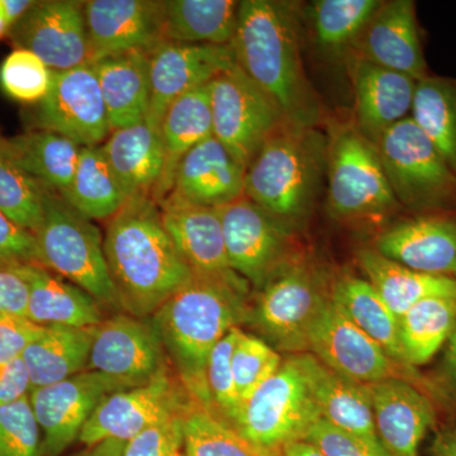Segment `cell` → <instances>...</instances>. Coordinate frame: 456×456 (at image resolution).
<instances>
[{"mask_svg":"<svg viewBox=\"0 0 456 456\" xmlns=\"http://www.w3.org/2000/svg\"><path fill=\"white\" fill-rule=\"evenodd\" d=\"M28 287L27 318L44 327L93 329L103 322L99 303L77 285L40 264H17Z\"/></svg>","mask_w":456,"mask_h":456,"instance_id":"cell-26","label":"cell"},{"mask_svg":"<svg viewBox=\"0 0 456 456\" xmlns=\"http://www.w3.org/2000/svg\"><path fill=\"white\" fill-rule=\"evenodd\" d=\"M77 456H98L95 454V452H90V454H83V455H77Z\"/></svg>","mask_w":456,"mask_h":456,"instance_id":"cell-56","label":"cell"},{"mask_svg":"<svg viewBox=\"0 0 456 456\" xmlns=\"http://www.w3.org/2000/svg\"><path fill=\"white\" fill-rule=\"evenodd\" d=\"M327 207L340 220L383 217L399 208L377 146L354 122L327 123Z\"/></svg>","mask_w":456,"mask_h":456,"instance_id":"cell-7","label":"cell"},{"mask_svg":"<svg viewBox=\"0 0 456 456\" xmlns=\"http://www.w3.org/2000/svg\"><path fill=\"white\" fill-rule=\"evenodd\" d=\"M44 455L42 432L29 395L0 407V456Z\"/></svg>","mask_w":456,"mask_h":456,"instance_id":"cell-44","label":"cell"},{"mask_svg":"<svg viewBox=\"0 0 456 456\" xmlns=\"http://www.w3.org/2000/svg\"><path fill=\"white\" fill-rule=\"evenodd\" d=\"M32 389L31 377L22 358L0 365V407L28 397Z\"/></svg>","mask_w":456,"mask_h":456,"instance_id":"cell-51","label":"cell"},{"mask_svg":"<svg viewBox=\"0 0 456 456\" xmlns=\"http://www.w3.org/2000/svg\"><path fill=\"white\" fill-rule=\"evenodd\" d=\"M128 387H139L167 371L165 349L154 323L118 314L93 329L88 367Z\"/></svg>","mask_w":456,"mask_h":456,"instance_id":"cell-15","label":"cell"},{"mask_svg":"<svg viewBox=\"0 0 456 456\" xmlns=\"http://www.w3.org/2000/svg\"><path fill=\"white\" fill-rule=\"evenodd\" d=\"M327 169V134L285 122L245 170L244 196L293 224L307 217Z\"/></svg>","mask_w":456,"mask_h":456,"instance_id":"cell-4","label":"cell"},{"mask_svg":"<svg viewBox=\"0 0 456 456\" xmlns=\"http://www.w3.org/2000/svg\"><path fill=\"white\" fill-rule=\"evenodd\" d=\"M349 53L371 64L408 75L416 82L428 77L416 4L412 0L382 2Z\"/></svg>","mask_w":456,"mask_h":456,"instance_id":"cell-20","label":"cell"},{"mask_svg":"<svg viewBox=\"0 0 456 456\" xmlns=\"http://www.w3.org/2000/svg\"><path fill=\"white\" fill-rule=\"evenodd\" d=\"M245 281L233 270L222 274L193 273L152 314L164 349L183 379L204 403L211 401L206 382L209 354L242 320Z\"/></svg>","mask_w":456,"mask_h":456,"instance_id":"cell-3","label":"cell"},{"mask_svg":"<svg viewBox=\"0 0 456 456\" xmlns=\"http://www.w3.org/2000/svg\"><path fill=\"white\" fill-rule=\"evenodd\" d=\"M375 250L401 265L456 279V217L419 216L386 228Z\"/></svg>","mask_w":456,"mask_h":456,"instance_id":"cell-23","label":"cell"},{"mask_svg":"<svg viewBox=\"0 0 456 456\" xmlns=\"http://www.w3.org/2000/svg\"><path fill=\"white\" fill-rule=\"evenodd\" d=\"M410 117L456 174V80L428 75L419 80Z\"/></svg>","mask_w":456,"mask_h":456,"instance_id":"cell-39","label":"cell"},{"mask_svg":"<svg viewBox=\"0 0 456 456\" xmlns=\"http://www.w3.org/2000/svg\"><path fill=\"white\" fill-rule=\"evenodd\" d=\"M383 0H317L307 8L312 37L326 55H349Z\"/></svg>","mask_w":456,"mask_h":456,"instance_id":"cell-38","label":"cell"},{"mask_svg":"<svg viewBox=\"0 0 456 456\" xmlns=\"http://www.w3.org/2000/svg\"><path fill=\"white\" fill-rule=\"evenodd\" d=\"M209 98L213 136L245 170L287 122L278 104L237 65L209 83Z\"/></svg>","mask_w":456,"mask_h":456,"instance_id":"cell-10","label":"cell"},{"mask_svg":"<svg viewBox=\"0 0 456 456\" xmlns=\"http://www.w3.org/2000/svg\"><path fill=\"white\" fill-rule=\"evenodd\" d=\"M330 297L332 305L393 360L408 365L399 340V318L367 279L342 275L332 283Z\"/></svg>","mask_w":456,"mask_h":456,"instance_id":"cell-34","label":"cell"},{"mask_svg":"<svg viewBox=\"0 0 456 456\" xmlns=\"http://www.w3.org/2000/svg\"><path fill=\"white\" fill-rule=\"evenodd\" d=\"M93 329L45 327L44 332L22 355L31 377L32 388L62 382L86 370Z\"/></svg>","mask_w":456,"mask_h":456,"instance_id":"cell-35","label":"cell"},{"mask_svg":"<svg viewBox=\"0 0 456 456\" xmlns=\"http://www.w3.org/2000/svg\"><path fill=\"white\" fill-rule=\"evenodd\" d=\"M8 37L16 49L35 53L53 71L92 64L83 2H35Z\"/></svg>","mask_w":456,"mask_h":456,"instance_id":"cell-16","label":"cell"},{"mask_svg":"<svg viewBox=\"0 0 456 456\" xmlns=\"http://www.w3.org/2000/svg\"><path fill=\"white\" fill-rule=\"evenodd\" d=\"M12 27L8 25L7 22L0 18V38L4 37V36H8L9 31H11Z\"/></svg>","mask_w":456,"mask_h":456,"instance_id":"cell-55","label":"cell"},{"mask_svg":"<svg viewBox=\"0 0 456 456\" xmlns=\"http://www.w3.org/2000/svg\"><path fill=\"white\" fill-rule=\"evenodd\" d=\"M241 334L242 331L239 327H233L213 347L208 356V362H207L206 382L209 397L224 413L228 421L232 419L240 407L231 359H232L236 342Z\"/></svg>","mask_w":456,"mask_h":456,"instance_id":"cell-45","label":"cell"},{"mask_svg":"<svg viewBox=\"0 0 456 456\" xmlns=\"http://www.w3.org/2000/svg\"><path fill=\"white\" fill-rule=\"evenodd\" d=\"M46 185L20 169L0 150V212L17 226L35 233L44 217Z\"/></svg>","mask_w":456,"mask_h":456,"instance_id":"cell-40","label":"cell"},{"mask_svg":"<svg viewBox=\"0 0 456 456\" xmlns=\"http://www.w3.org/2000/svg\"><path fill=\"white\" fill-rule=\"evenodd\" d=\"M257 323L275 346L289 353H308V338L321 311L330 302L325 275L305 256L279 266L261 285Z\"/></svg>","mask_w":456,"mask_h":456,"instance_id":"cell-9","label":"cell"},{"mask_svg":"<svg viewBox=\"0 0 456 456\" xmlns=\"http://www.w3.org/2000/svg\"><path fill=\"white\" fill-rule=\"evenodd\" d=\"M28 287L13 265H0V314L27 317Z\"/></svg>","mask_w":456,"mask_h":456,"instance_id":"cell-50","label":"cell"},{"mask_svg":"<svg viewBox=\"0 0 456 456\" xmlns=\"http://www.w3.org/2000/svg\"><path fill=\"white\" fill-rule=\"evenodd\" d=\"M134 388L98 371L84 370L62 382L33 389L29 399L40 425L45 455L64 452L107 395Z\"/></svg>","mask_w":456,"mask_h":456,"instance_id":"cell-14","label":"cell"},{"mask_svg":"<svg viewBox=\"0 0 456 456\" xmlns=\"http://www.w3.org/2000/svg\"><path fill=\"white\" fill-rule=\"evenodd\" d=\"M182 417L179 412L150 426L123 443L118 456H184Z\"/></svg>","mask_w":456,"mask_h":456,"instance_id":"cell-46","label":"cell"},{"mask_svg":"<svg viewBox=\"0 0 456 456\" xmlns=\"http://www.w3.org/2000/svg\"><path fill=\"white\" fill-rule=\"evenodd\" d=\"M182 426L184 456H260L207 408L183 412Z\"/></svg>","mask_w":456,"mask_h":456,"instance_id":"cell-41","label":"cell"},{"mask_svg":"<svg viewBox=\"0 0 456 456\" xmlns=\"http://www.w3.org/2000/svg\"><path fill=\"white\" fill-rule=\"evenodd\" d=\"M159 207L165 230L193 273L212 275L230 272L217 208L171 196Z\"/></svg>","mask_w":456,"mask_h":456,"instance_id":"cell-25","label":"cell"},{"mask_svg":"<svg viewBox=\"0 0 456 456\" xmlns=\"http://www.w3.org/2000/svg\"><path fill=\"white\" fill-rule=\"evenodd\" d=\"M281 456H326L321 450H318L316 446L307 443V441H297L292 445L288 446L281 452Z\"/></svg>","mask_w":456,"mask_h":456,"instance_id":"cell-54","label":"cell"},{"mask_svg":"<svg viewBox=\"0 0 456 456\" xmlns=\"http://www.w3.org/2000/svg\"><path fill=\"white\" fill-rule=\"evenodd\" d=\"M308 353L355 382L371 384L398 378L416 384L419 380L413 367L393 360L332 305L331 297L312 326Z\"/></svg>","mask_w":456,"mask_h":456,"instance_id":"cell-13","label":"cell"},{"mask_svg":"<svg viewBox=\"0 0 456 456\" xmlns=\"http://www.w3.org/2000/svg\"><path fill=\"white\" fill-rule=\"evenodd\" d=\"M38 263L86 290L98 303L119 307L99 228L46 187L44 217L35 233Z\"/></svg>","mask_w":456,"mask_h":456,"instance_id":"cell-6","label":"cell"},{"mask_svg":"<svg viewBox=\"0 0 456 456\" xmlns=\"http://www.w3.org/2000/svg\"><path fill=\"white\" fill-rule=\"evenodd\" d=\"M90 221H108L130 200L101 146L82 147L73 182L60 194Z\"/></svg>","mask_w":456,"mask_h":456,"instance_id":"cell-36","label":"cell"},{"mask_svg":"<svg viewBox=\"0 0 456 456\" xmlns=\"http://www.w3.org/2000/svg\"><path fill=\"white\" fill-rule=\"evenodd\" d=\"M26 316L0 314V365L22 358L23 353L44 332Z\"/></svg>","mask_w":456,"mask_h":456,"instance_id":"cell-48","label":"cell"},{"mask_svg":"<svg viewBox=\"0 0 456 456\" xmlns=\"http://www.w3.org/2000/svg\"><path fill=\"white\" fill-rule=\"evenodd\" d=\"M244 167L220 141L211 136L182 159L169 196L220 208L244 196Z\"/></svg>","mask_w":456,"mask_h":456,"instance_id":"cell-24","label":"cell"},{"mask_svg":"<svg viewBox=\"0 0 456 456\" xmlns=\"http://www.w3.org/2000/svg\"><path fill=\"white\" fill-rule=\"evenodd\" d=\"M301 33L297 3L244 0L231 47L236 65L278 104L287 122L318 127L325 110L305 74Z\"/></svg>","mask_w":456,"mask_h":456,"instance_id":"cell-1","label":"cell"},{"mask_svg":"<svg viewBox=\"0 0 456 456\" xmlns=\"http://www.w3.org/2000/svg\"><path fill=\"white\" fill-rule=\"evenodd\" d=\"M431 456H456V428L444 432L435 440Z\"/></svg>","mask_w":456,"mask_h":456,"instance_id":"cell-53","label":"cell"},{"mask_svg":"<svg viewBox=\"0 0 456 456\" xmlns=\"http://www.w3.org/2000/svg\"><path fill=\"white\" fill-rule=\"evenodd\" d=\"M31 121L32 128L56 132L79 146H101L110 127L94 66L53 71L49 93L33 106Z\"/></svg>","mask_w":456,"mask_h":456,"instance_id":"cell-12","label":"cell"},{"mask_svg":"<svg viewBox=\"0 0 456 456\" xmlns=\"http://www.w3.org/2000/svg\"><path fill=\"white\" fill-rule=\"evenodd\" d=\"M0 150L32 178L62 194L73 182L82 146L56 132L31 128L0 137Z\"/></svg>","mask_w":456,"mask_h":456,"instance_id":"cell-31","label":"cell"},{"mask_svg":"<svg viewBox=\"0 0 456 456\" xmlns=\"http://www.w3.org/2000/svg\"><path fill=\"white\" fill-rule=\"evenodd\" d=\"M101 147L128 197L154 198L165 167L160 132L143 121L110 132Z\"/></svg>","mask_w":456,"mask_h":456,"instance_id":"cell-27","label":"cell"},{"mask_svg":"<svg viewBox=\"0 0 456 456\" xmlns=\"http://www.w3.org/2000/svg\"><path fill=\"white\" fill-rule=\"evenodd\" d=\"M163 5L160 0L83 2L92 62L131 51L150 53L163 42Z\"/></svg>","mask_w":456,"mask_h":456,"instance_id":"cell-19","label":"cell"},{"mask_svg":"<svg viewBox=\"0 0 456 456\" xmlns=\"http://www.w3.org/2000/svg\"><path fill=\"white\" fill-rule=\"evenodd\" d=\"M236 66L231 45L160 42L149 53L150 108L146 121L159 131L173 102L191 90L207 86Z\"/></svg>","mask_w":456,"mask_h":456,"instance_id":"cell-17","label":"cell"},{"mask_svg":"<svg viewBox=\"0 0 456 456\" xmlns=\"http://www.w3.org/2000/svg\"><path fill=\"white\" fill-rule=\"evenodd\" d=\"M305 441L316 446L326 456H388L382 446L370 445L323 419H318Z\"/></svg>","mask_w":456,"mask_h":456,"instance_id":"cell-47","label":"cell"},{"mask_svg":"<svg viewBox=\"0 0 456 456\" xmlns=\"http://www.w3.org/2000/svg\"><path fill=\"white\" fill-rule=\"evenodd\" d=\"M110 121V132L146 121L150 108L147 51H131L92 62Z\"/></svg>","mask_w":456,"mask_h":456,"instance_id":"cell-29","label":"cell"},{"mask_svg":"<svg viewBox=\"0 0 456 456\" xmlns=\"http://www.w3.org/2000/svg\"><path fill=\"white\" fill-rule=\"evenodd\" d=\"M375 432L388 456H419L422 440L435 424V408L425 392L408 380L368 384Z\"/></svg>","mask_w":456,"mask_h":456,"instance_id":"cell-22","label":"cell"},{"mask_svg":"<svg viewBox=\"0 0 456 456\" xmlns=\"http://www.w3.org/2000/svg\"><path fill=\"white\" fill-rule=\"evenodd\" d=\"M224 248L231 270L261 287L266 279L297 254L290 228L250 198L241 196L220 207Z\"/></svg>","mask_w":456,"mask_h":456,"instance_id":"cell-11","label":"cell"},{"mask_svg":"<svg viewBox=\"0 0 456 456\" xmlns=\"http://www.w3.org/2000/svg\"><path fill=\"white\" fill-rule=\"evenodd\" d=\"M321 416L302 354H296L240 404L232 428L260 456H281L305 439Z\"/></svg>","mask_w":456,"mask_h":456,"instance_id":"cell-5","label":"cell"},{"mask_svg":"<svg viewBox=\"0 0 456 456\" xmlns=\"http://www.w3.org/2000/svg\"><path fill=\"white\" fill-rule=\"evenodd\" d=\"M456 325V298L432 297L399 317V340L411 367L430 362L445 346Z\"/></svg>","mask_w":456,"mask_h":456,"instance_id":"cell-37","label":"cell"},{"mask_svg":"<svg viewBox=\"0 0 456 456\" xmlns=\"http://www.w3.org/2000/svg\"><path fill=\"white\" fill-rule=\"evenodd\" d=\"M239 5L236 0H167L161 40L227 46L235 36Z\"/></svg>","mask_w":456,"mask_h":456,"instance_id":"cell-33","label":"cell"},{"mask_svg":"<svg viewBox=\"0 0 456 456\" xmlns=\"http://www.w3.org/2000/svg\"><path fill=\"white\" fill-rule=\"evenodd\" d=\"M358 263L369 283L398 318L424 299L456 298V279L416 272L383 256L375 248L360 250Z\"/></svg>","mask_w":456,"mask_h":456,"instance_id":"cell-32","label":"cell"},{"mask_svg":"<svg viewBox=\"0 0 456 456\" xmlns=\"http://www.w3.org/2000/svg\"><path fill=\"white\" fill-rule=\"evenodd\" d=\"M179 413V401L167 371L151 382L107 395L80 432L88 448L126 443L150 426Z\"/></svg>","mask_w":456,"mask_h":456,"instance_id":"cell-18","label":"cell"},{"mask_svg":"<svg viewBox=\"0 0 456 456\" xmlns=\"http://www.w3.org/2000/svg\"><path fill=\"white\" fill-rule=\"evenodd\" d=\"M302 355L322 419L370 445L382 446L375 432L368 384L336 373L311 353Z\"/></svg>","mask_w":456,"mask_h":456,"instance_id":"cell-28","label":"cell"},{"mask_svg":"<svg viewBox=\"0 0 456 456\" xmlns=\"http://www.w3.org/2000/svg\"><path fill=\"white\" fill-rule=\"evenodd\" d=\"M441 373L446 386L456 393V325L445 344Z\"/></svg>","mask_w":456,"mask_h":456,"instance_id":"cell-52","label":"cell"},{"mask_svg":"<svg viewBox=\"0 0 456 456\" xmlns=\"http://www.w3.org/2000/svg\"><path fill=\"white\" fill-rule=\"evenodd\" d=\"M232 374L240 404L277 373L283 364L281 354L268 342L242 332L233 349Z\"/></svg>","mask_w":456,"mask_h":456,"instance_id":"cell-43","label":"cell"},{"mask_svg":"<svg viewBox=\"0 0 456 456\" xmlns=\"http://www.w3.org/2000/svg\"><path fill=\"white\" fill-rule=\"evenodd\" d=\"M104 253L119 307L131 316H151L193 275L152 197H131L107 221Z\"/></svg>","mask_w":456,"mask_h":456,"instance_id":"cell-2","label":"cell"},{"mask_svg":"<svg viewBox=\"0 0 456 456\" xmlns=\"http://www.w3.org/2000/svg\"><path fill=\"white\" fill-rule=\"evenodd\" d=\"M355 101L354 125L377 143L389 128L411 116L416 80L349 53L345 57Z\"/></svg>","mask_w":456,"mask_h":456,"instance_id":"cell-21","label":"cell"},{"mask_svg":"<svg viewBox=\"0 0 456 456\" xmlns=\"http://www.w3.org/2000/svg\"><path fill=\"white\" fill-rule=\"evenodd\" d=\"M38 263L35 235L0 212V265Z\"/></svg>","mask_w":456,"mask_h":456,"instance_id":"cell-49","label":"cell"},{"mask_svg":"<svg viewBox=\"0 0 456 456\" xmlns=\"http://www.w3.org/2000/svg\"><path fill=\"white\" fill-rule=\"evenodd\" d=\"M53 79V70L27 50L14 49L0 64V89L18 103H40L49 93Z\"/></svg>","mask_w":456,"mask_h":456,"instance_id":"cell-42","label":"cell"},{"mask_svg":"<svg viewBox=\"0 0 456 456\" xmlns=\"http://www.w3.org/2000/svg\"><path fill=\"white\" fill-rule=\"evenodd\" d=\"M375 146L399 206L428 212L456 203V174L411 117Z\"/></svg>","mask_w":456,"mask_h":456,"instance_id":"cell-8","label":"cell"},{"mask_svg":"<svg viewBox=\"0 0 456 456\" xmlns=\"http://www.w3.org/2000/svg\"><path fill=\"white\" fill-rule=\"evenodd\" d=\"M159 132L164 147L165 167L154 196L158 204L169 196L182 159L198 143L213 136L209 84L173 102L161 119Z\"/></svg>","mask_w":456,"mask_h":456,"instance_id":"cell-30","label":"cell"}]
</instances>
